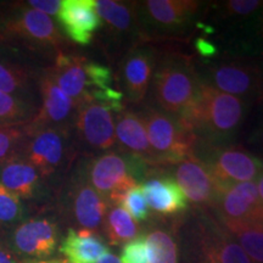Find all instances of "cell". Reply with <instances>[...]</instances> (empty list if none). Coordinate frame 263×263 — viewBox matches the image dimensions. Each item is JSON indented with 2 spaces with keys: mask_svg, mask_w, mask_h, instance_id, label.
Wrapping results in <instances>:
<instances>
[{
  "mask_svg": "<svg viewBox=\"0 0 263 263\" xmlns=\"http://www.w3.org/2000/svg\"><path fill=\"white\" fill-rule=\"evenodd\" d=\"M183 263H252L216 215L200 209L179 228Z\"/></svg>",
  "mask_w": 263,
  "mask_h": 263,
  "instance_id": "obj_1",
  "label": "cell"
},
{
  "mask_svg": "<svg viewBox=\"0 0 263 263\" xmlns=\"http://www.w3.org/2000/svg\"><path fill=\"white\" fill-rule=\"evenodd\" d=\"M65 39L57 24L28 5L15 6L0 14V47L26 52H61Z\"/></svg>",
  "mask_w": 263,
  "mask_h": 263,
  "instance_id": "obj_2",
  "label": "cell"
},
{
  "mask_svg": "<svg viewBox=\"0 0 263 263\" xmlns=\"http://www.w3.org/2000/svg\"><path fill=\"white\" fill-rule=\"evenodd\" d=\"M200 83L192 62L182 57H166L153 74V95L160 110L184 123L199 97Z\"/></svg>",
  "mask_w": 263,
  "mask_h": 263,
  "instance_id": "obj_3",
  "label": "cell"
},
{
  "mask_svg": "<svg viewBox=\"0 0 263 263\" xmlns=\"http://www.w3.org/2000/svg\"><path fill=\"white\" fill-rule=\"evenodd\" d=\"M245 115L241 98L218 90L210 83L201 82L197 101L192 114L182 123L196 136L201 134L211 141L226 139L240 127Z\"/></svg>",
  "mask_w": 263,
  "mask_h": 263,
  "instance_id": "obj_4",
  "label": "cell"
},
{
  "mask_svg": "<svg viewBox=\"0 0 263 263\" xmlns=\"http://www.w3.org/2000/svg\"><path fill=\"white\" fill-rule=\"evenodd\" d=\"M49 70L57 84L74 101L76 106L90 98L94 91H105L112 88L110 68L81 55L59 52Z\"/></svg>",
  "mask_w": 263,
  "mask_h": 263,
  "instance_id": "obj_5",
  "label": "cell"
},
{
  "mask_svg": "<svg viewBox=\"0 0 263 263\" xmlns=\"http://www.w3.org/2000/svg\"><path fill=\"white\" fill-rule=\"evenodd\" d=\"M140 115L156 164L179 163L194 155L197 136L179 120L153 106L145 107Z\"/></svg>",
  "mask_w": 263,
  "mask_h": 263,
  "instance_id": "obj_6",
  "label": "cell"
},
{
  "mask_svg": "<svg viewBox=\"0 0 263 263\" xmlns=\"http://www.w3.org/2000/svg\"><path fill=\"white\" fill-rule=\"evenodd\" d=\"M71 126L44 127L29 129L20 156L31 163L42 178L60 172L71 161Z\"/></svg>",
  "mask_w": 263,
  "mask_h": 263,
  "instance_id": "obj_7",
  "label": "cell"
},
{
  "mask_svg": "<svg viewBox=\"0 0 263 263\" xmlns=\"http://www.w3.org/2000/svg\"><path fill=\"white\" fill-rule=\"evenodd\" d=\"M137 162L139 161H134ZM134 163L117 153H105L91 160L84 177L108 206L120 205L124 194L139 185L136 177L138 167Z\"/></svg>",
  "mask_w": 263,
  "mask_h": 263,
  "instance_id": "obj_8",
  "label": "cell"
},
{
  "mask_svg": "<svg viewBox=\"0 0 263 263\" xmlns=\"http://www.w3.org/2000/svg\"><path fill=\"white\" fill-rule=\"evenodd\" d=\"M114 110L88 98L76 108L73 127L81 144L91 151H105L116 144Z\"/></svg>",
  "mask_w": 263,
  "mask_h": 263,
  "instance_id": "obj_9",
  "label": "cell"
},
{
  "mask_svg": "<svg viewBox=\"0 0 263 263\" xmlns=\"http://www.w3.org/2000/svg\"><path fill=\"white\" fill-rule=\"evenodd\" d=\"M205 162L222 188L254 182L263 172V161L239 145L212 147Z\"/></svg>",
  "mask_w": 263,
  "mask_h": 263,
  "instance_id": "obj_10",
  "label": "cell"
},
{
  "mask_svg": "<svg viewBox=\"0 0 263 263\" xmlns=\"http://www.w3.org/2000/svg\"><path fill=\"white\" fill-rule=\"evenodd\" d=\"M26 54L18 49L0 47V91L39 101V78Z\"/></svg>",
  "mask_w": 263,
  "mask_h": 263,
  "instance_id": "obj_11",
  "label": "cell"
},
{
  "mask_svg": "<svg viewBox=\"0 0 263 263\" xmlns=\"http://www.w3.org/2000/svg\"><path fill=\"white\" fill-rule=\"evenodd\" d=\"M176 179L186 200L201 210L215 209L222 186L205 161L195 155L180 161L176 168Z\"/></svg>",
  "mask_w": 263,
  "mask_h": 263,
  "instance_id": "obj_12",
  "label": "cell"
},
{
  "mask_svg": "<svg viewBox=\"0 0 263 263\" xmlns=\"http://www.w3.org/2000/svg\"><path fill=\"white\" fill-rule=\"evenodd\" d=\"M39 110L37 116L27 124L29 129L44 127L71 126L76 112L74 101L66 95L52 77L50 70L44 68L39 78Z\"/></svg>",
  "mask_w": 263,
  "mask_h": 263,
  "instance_id": "obj_13",
  "label": "cell"
},
{
  "mask_svg": "<svg viewBox=\"0 0 263 263\" xmlns=\"http://www.w3.org/2000/svg\"><path fill=\"white\" fill-rule=\"evenodd\" d=\"M59 228L49 218H33L20 223L12 233V251L26 259L48 258L57 250Z\"/></svg>",
  "mask_w": 263,
  "mask_h": 263,
  "instance_id": "obj_14",
  "label": "cell"
},
{
  "mask_svg": "<svg viewBox=\"0 0 263 263\" xmlns=\"http://www.w3.org/2000/svg\"><path fill=\"white\" fill-rule=\"evenodd\" d=\"M215 210L218 218L245 222L258 228L262 209L257 184L244 182L223 186Z\"/></svg>",
  "mask_w": 263,
  "mask_h": 263,
  "instance_id": "obj_15",
  "label": "cell"
},
{
  "mask_svg": "<svg viewBox=\"0 0 263 263\" xmlns=\"http://www.w3.org/2000/svg\"><path fill=\"white\" fill-rule=\"evenodd\" d=\"M213 87L234 97L263 98V71L246 62H224L210 71Z\"/></svg>",
  "mask_w": 263,
  "mask_h": 263,
  "instance_id": "obj_16",
  "label": "cell"
},
{
  "mask_svg": "<svg viewBox=\"0 0 263 263\" xmlns=\"http://www.w3.org/2000/svg\"><path fill=\"white\" fill-rule=\"evenodd\" d=\"M155 51L147 47L133 49L121 62V85L127 99L133 104H139L145 99L155 71Z\"/></svg>",
  "mask_w": 263,
  "mask_h": 263,
  "instance_id": "obj_17",
  "label": "cell"
},
{
  "mask_svg": "<svg viewBox=\"0 0 263 263\" xmlns=\"http://www.w3.org/2000/svg\"><path fill=\"white\" fill-rule=\"evenodd\" d=\"M68 197L72 218L80 229L97 233L103 228L108 203L83 176L73 183Z\"/></svg>",
  "mask_w": 263,
  "mask_h": 263,
  "instance_id": "obj_18",
  "label": "cell"
},
{
  "mask_svg": "<svg viewBox=\"0 0 263 263\" xmlns=\"http://www.w3.org/2000/svg\"><path fill=\"white\" fill-rule=\"evenodd\" d=\"M58 21L65 34L80 45L90 44L94 33L101 25L94 0H64Z\"/></svg>",
  "mask_w": 263,
  "mask_h": 263,
  "instance_id": "obj_19",
  "label": "cell"
},
{
  "mask_svg": "<svg viewBox=\"0 0 263 263\" xmlns=\"http://www.w3.org/2000/svg\"><path fill=\"white\" fill-rule=\"evenodd\" d=\"M116 143L128 153L132 159L141 163L156 164L151 149L147 132L140 114L130 110H122L115 116Z\"/></svg>",
  "mask_w": 263,
  "mask_h": 263,
  "instance_id": "obj_20",
  "label": "cell"
},
{
  "mask_svg": "<svg viewBox=\"0 0 263 263\" xmlns=\"http://www.w3.org/2000/svg\"><path fill=\"white\" fill-rule=\"evenodd\" d=\"M147 205L156 213L173 216L189 209L188 200L172 177H153L140 185Z\"/></svg>",
  "mask_w": 263,
  "mask_h": 263,
  "instance_id": "obj_21",
  "label": "cell"
},
{
  "mask_svg": "<svg viewBox=\"0 0 263 263\" xmlns=\"http://www.w3.org/2000/svg\"><path fill=\"white\" fill-rule=\"evenodd\" d=\"M0 182L21 200L34 199L42 189L41 174L20 155L0 163Z\"/></svg>",
  "mask_w": 263,
  "mask_h": 263,
  "instance_id": "obj_22",
  "label": "cell"
},
{
  "mask_svg": "<svg viewBox=\"0 0 263 263\" xmlns=\"http://www.w3.org/2000/svg\"><path fill=\"white\" fill-rule=\"evenodd\" d=\"M59 250L68 263H99L110 252L106 242L97 233L73 228L68 229Z\"/></svg>",
  "mask_w": 263,
  "mask_h": 263,
  "instance_id": "obj_23",
  "label": "cell"
},
{
  "mask_svg": "<svg viewBox=\"0 0 263 263\" xmlns=\"http://www.w3.org/2000/svg\"><path fill=\"white\" fill-rule=\"evenodd\" d=\"M179 226L159 222L147 228L145 235L149 263H179Z\"/></svg>",
  "mask_w": 263,
  "mask_h": 263,
  "instance_id": "obj_24",
  "label": "cell"
},
{
  "mask_svg": "<svg viewBox=\"0 0 263 263\" xmlns=\"http://www.w3.org/2000/svg\"><path fill=\"white\" fill-rule=\"evenodd\" d=\"M195 0H149L144 3L146 15L163 28H177L189 21L199 9Z\"/></svg>",
  "mask_w": 263,
  "mask_h": 263,
  "instance_id": "obj_25",
  "label": "cell"
},
{
  "mask_svg": "<svg viewBox=\"0 0 263 263\" xmlns=\"http://www.w3.org/2000/svg\"><path fill=\"white\" fill-rule=\"evenodd\" d=\"M103 230L108 244L120 246L139 235L140 228L123 207L108 206L103 223Z\"/></svg>",
  "mask_w": 263,
  "mask_h": 263,
  "instance_id": "obj_26",
  "label": "cell"
},
{
  "mask_svg": "<svg viewBox=\"0 0 263 263\" xmlns=\"http://www.w3.org/2000/svg\"><path fill=\"white\" fill-rule=\"evenodd\" d=\"M38 103L0 91V128L27 126L37 116Z\"/></svg>",
  "mask_w": 263,
  "mask_h": 263,
  "instance_id": "obj_27",
  "label": "cell"
},
{
  "mask_svg": "<svg viewBox=\"0 0 263 263\" xmlns=\"http://www.w3.org/2000/svg\"><path fill=\"white\" fill-rule=\"evenodd\" d=\"M218 218V217H217ZM223 227L235 239L252 263H263V230L245 222L221 219Z\"/></svg>",
  "mask_w": 263,
  "mask_h": 263,
  "instance_id": "obj_28",
  "label": "cell"
},
{
  "mask_svg": "<svg viewBox=\"0 0 263 263\" xmlns=\"http://www.w3.org/2000/svg\"><path fill=\"white\" fill-rule=\"evenodd\" d=\"M99 17L116 33L129 32L136 24L134 3H122L115 0H94Z\"/></svg>",
  "mask_w": 263,
  "mask_h": 263,
  "instance_id": "obj_29",
  "label": "cell"
},
{
  "mask_svg": "<svg viewBox=\"0 0 263 263\" xmlns=\"http://www.w3.org/2000/svg\"><path fill=\"white\" fill-rule=\"evenodd\" d=\"M25 213L22 200L0 182V224H16L22 221Z\"/></svg>",
  "mask_w": 263,
  "mask_h": 263,
  "instance_id": "obj_30",
  "label": "cell"
},
{
  "mask_svg": "<svg viewBox=\"0 0 263 263\" xmlns=\"http://www.w3.org/2000/svg\"><path fill=\"white\" fill-rule=\"evenodd\" d=\"M26 136L27 126L0 128V163L18 155Z\"/></svg>",
  "mask_w": 263,
  "mask_h": 263,
  "instance_id": "obj_31",
  "label": "cell"
},
{
  "mask_svg": "<svg viewBox=\"0 0 263 263\" xmlns=\"http://www.w3.org/2000/svg\"><path fill=\"white\" fill-rule=\"evenodd\" d=\"M120 206L123 207L129 213L132 218L138 222H145L150 217L149 205H147L145 196L141 192L140 185L128 190L121 200Z\"/></svg>",
  "mask_w": 263,
  "mask_h": 263,
  "instance_id": "obj_32",
  "label": "cell"
},
{
  "mask_svg": "<svg viewBox=\"0 0 263 263\" xmlns=\"http://www.w3.org/2000/svg\"><path fill=\"white\" fill-rule=\"evenodd\" d=\"M121 263H149L145 235L140 234L126 242L121 252Z\"/></svg>",
  "mask_w": 263,
  "mask_h": 263,
  "instance_id": "obj_33",
  "label": "cell"
},
{
  "mask_svg": "<svg viewBox=\"0 0 263 263\" xmlns=\"http://www.w3.org/2000/svg\"><path fill=\"white\" fill-rule=\"evenodd\" d=\"M263 6L261 0H229L223 5V15L249 16Z\"/></svg>",
  "mask_w": 263,
  "mask_h": 263,
  "instance_id": "obj_34",
  "label": "cell"
},
{
  "mask_svg": "<svg viewBox=\"0 0 263 263\" xmlns=\"http://www.w3.org/2000/svg\"><path fill=\"white\" fill-rule=\"evenodd\" d=\"M27 5L47 16H58L62 2L61 0H29Z\"/></svg>",
  "mask_w": 263,
  "mask_h": 263,
  "instance_id": "obj_35",
  "label": "cell"
},
{
  "mask_svg": "<svg viewBox=\"0 0 263 263\" xmlns=\"http://www.w3.org/2000/svg\"><path fill=\"white\" fill-rule=\"evenodd\" d=\"M0 263H24V261H20L18 256L12 250L0 244Z\"/></svg>",
  "mask_w": 263,
  "mask_h": 263,
  "instance_id": "obj_36",
  "label": "cell"
},
{
  "mask_svg": "<svg viewBox=\"0 0 263 263\" xmlns=\"http://www.w3.org/2000/svg\"><path fill=\"white\" fill-rule=\"evenodd\" d=\"M196 47H197V50L201 52V55H205V57H209V55H213L216 52V48L213 47L211 43H209L202 38L197 39Z\"/></svg>",
  "mask_w": 263,
  "mask_h": 263,
  "instance_id": "obj_37",
  "label": "cell"
},
{
  "mask_svg": "<svg viewBox=\"0 0 263 263\" xmlns=\"http://www.w3.org/2000/svg\"><path fill=\"white\" fill-rule=\"evenodd\" d=\"M257 189H258V195H259V200H261V217H259V223H258V228L263 230V172L259 174V177L257 178Z\"/></svg>",
  "mask_w": 263,
  "mask_h": 263,
  "instance_id": "obj_38",
  "label": "cell"
},
{
  "mask_svg": "<svg viewBox=\"0 0 263 263\" xmlns=\"http://www.w3.org/2000/svg\"><path fill=\"white\" fill-rule=\"evenodd\" d=\"M24 263H68L66 259H60V258H29L25 259Z\"/></svg>",
  "mask_w": 263,
  "mask_h": 263,
  "instance_id": "obj_39",
  "label": "cell"
},
{
  "mask_svg": "<svg viewBox=\"0 0 263 263\" xmlns=\"http://www.w3.org/2000/svg\"><path fill=\"white\" fill-rule=\"evenodd\" d=\"M99 263H121V259L118 258L116 255L108 252L107 255H105L104 257L100 259V262H99Z\"/></svg>",
  "mask_w": 263,
  "mask_h": 263,
  "instance_id": "obj_40",
  "label": "cell"
},
{
  "mask_svg": "<svg viewBox=\"0 0 263 263\" xmlns=\"http://www.w3.org/2000/svg\"><path fill=\"white\" fill-rule=\"evenodd\" d=\"M261 26H259V32H261V34L263 35V16H262V18H261V24H259Z\"/></svg>",
  "mask_w": 263,
  "mask_h": 263,
  "instance_id": "obj_41",
  "label": "cell"
},
{
  "mask_svg": "<svg viewBox=\"0 0 263 263\" xmlns=\"http://www.w3.org/2000/svg\"><path fill=\"white\" fill-rule=\"evenodd\" d=\"M262 143H263V132H262Z\"/></svg>",
  "mask_w": 263,
  "mask_h": 263,
  "instance_id": "obj_42",
  "label": "cell"
}]
</instances>
